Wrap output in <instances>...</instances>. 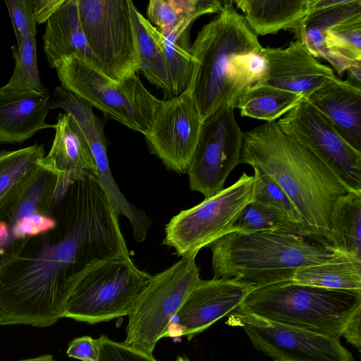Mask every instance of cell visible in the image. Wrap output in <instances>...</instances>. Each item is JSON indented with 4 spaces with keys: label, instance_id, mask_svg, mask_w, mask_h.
<instances>
[{
    "label": "cell",
    "instance_id": "15",
    "mask_svg": "<svg viewBox=\"0 0 361 361\" xmlns=\"http://www.w3.org/2000/svg\"><path fill=\"white\" fill-rule=\"evenodd\" d=\"M202 121L188 90L163 100L144 134L151 152L169 169L188 172L199 140Z\"/></svg>",
    "mask_w": 361,
    "mask_h": 361
},
{
    "label": "cell",
    "instance_id": "11",
    "mask_svg": "<svg viewBox=\"0 0 361 361\" xmlns=\"http://www.w3.org/2000/svg\"><path fill=\"white\" fill-rule=\"evenodd\" d=\"M78 9L99 70L116 82L137 74L140 61L129 0H78Z\"/></svg>",
    "mask_w": 361,
    "mask_h": 361
},
{
    "label": "cell",
    "instance_id": "5",
    "mask_svg": "<svg viewBox=\"0 0 361 361\" xmlns=\"http://www.w3.org/2000/svg\"><path fill=\"white\" fill-rule=\"evenodd\" d=\"M238 310L340 340L348 322L361 310V291L285 281L252 290Z\"/></svg>",
    "mask_w": 361,
    "mask_h": 361
},
{
    "label": "cell",
    "instance_id": "24",
    "mask_svg": "<svg viewBox=\"0 0 361 361\" xmlns=\"http://www.w3.org/2000/svg\"><path fill=\"white\" fill-rule=\"evenodd\" d=\"M196 18L182 20L174 27L159 32L149 21V28L161 47L166 58L174 97L189 85L194 61L190 52L189 35Z\"/></svg>",
    "mask_w": 361,
    "mask_h": 361
},
{
    "label": "cell",
    "instance_id": "1",
    "mask_svg": "<svg viewBox=\"0 0 361 361\" xmlns=\"http://www.w3.org/2000/svg\"><path fill=\"white\" fill-rule=\"evenodd\" d=\"M58 207L53 230L0 264V325L52 326L63 317L75 274L94 260L129 255L119 215L100 186H78Z\"/></svg>",
    "mask_w": 361,
    "mask_h": 361
},
{
    "label": "cell",
    "instance_id": "30",
    "mask_svg": "<svg viewBox=\"0 0 361 361\" xmlns=\"http://www.w3.org/2000/svg\"><path fill=\"white\" fill-rule=\"evenodd\" d=\"M44 154L43 145L37 144L0 152V202L32 175Z\"/></svg>",
    "mask_w": 361,
    "mask_h": 361
},
{
    "label": "cell",
    "instance_id": "37",
    "mask_svg": "<svg viewBox=\"0 0 361 361\" xmlns=\"http://www.w3.org/2000/svg\"><path fill=\"white\" fill-rule=\"evenodd\" d=\"M64 0H32V7L36 23H43L58 10Z\"/></svg>",
    "mask_w": 361,
    "mask_h": 361
},
{
    "label": "cell",
    "instance_id": "10",
    "mask_svg": "<svg viewBox=\"0 0 361 361\" xmlns=\"http://www.w3.org/2000/svg\"><path fill=\"white\" fill-rule=\"evenodd\" d=\"M253 188V176L243 173L228 188L180 211L166 225L163 244L182 257L196 256L202 248L234 231V223L252 200Z\"/></svg>",
    "mask_w": 361,
    "mask_h": 361
},
{
    "label": "cell",
    "instance_id": "25",
    "mask_svg": "<svg viewBox=\"0 0 361 361\" xmlns=\"http://www.w3.org/2000/svg\"><path fill=\"white\" fill-rule=\"evenodd\" d=\"M361 194L349 191L335 202L329 244L338 252L361 259Z\"/></svg>",
    "mask_w": 361,
    "mask_h": 361
},
{
    "label": "cell",
    "instance_id": "40",
    "mask_svg": "<svg viewBox=\"0 0 361 361\" xmlns=\"http://www.w3.org/2000/svg\"><path fill=\"white\" fill-rule=\"evenodd\" d=\"M18 361H55L51 355H44L35 358L21 360Z\"/></svg>",
    "mask_w": 361,
    "mask_h": 361
},
{
    "label": "cell",
    "instance_id": "32",
    "mask_svg": "<svg viewBox=\"0 0 361 361\" xmlns=\"http://www.w3.org/2000/svg\"><path fill=\"white\" fill-rule=\"evenodd\" d=\"M15 68L8 82L2 87L8 90H47L42 85L37 63L35 36L27 37L20 45L11 47Z\"/></svg>",
    "mask_w": 361,
    "mask_h": 361
},
{
    "label": "cell",
    "instance_id": "20",
    "mask_svg": "<svg viewBox=\"0 0 361 361\" xmlns=\"http://www.w3.org/2000/svg\"><path fill=\"white\" fill-rule=\"evenodd\" d=\"M51 95L42 92L0 88V143H21L44 128Z\"/></svg>",
    "mask_w": 361,
    "mask_h": 361
},
{
    "label": "cell",
    "instance_id": "17",
    "mask_svg": "<svg viewBox=\"0 0 361 361\" xmlns=\"http://www.w3.org/2000/svg\"><path fill=\"white\" fill-rule=\"evenodd\" d=\"M261 54L266 71L258 82L306 98L336 75L331 68L320 63L300 39L286 48L265 47Z\"/></svg>",
    "mask_w": 361,
    "mask_h": 361
},
{
    "label": "cell",
    "instance_id": "39",
    "mask_svg": "<svg viewBox=\"0 0 361 361\" xmlns=\"http://www.w3.org/2000/svg\"><path fill=\"white\" fill-rule=\"evenodd\" d=\"M348 78L346 80L353 85L361 88V62L350 66L347 70Z\"/></svg>",
    "mask_w": 361,
    "mask_h": 361
},
{
    "label": "cell",
    "instance_id": "4",
    "mask_svg": "<svg viewBox=\"0 0 361 361\" xmlns=\"http://www.w3.org/2000/svg\"><path fill=\"white\" fill-rule=\"evenodd\" d=\"M208 247L213 279H232L253 290L292 281L298 268L345 255L300 235L271 231H233Z\"/></svg>",
    "mask_w": 361,
    "mask_h": 361
},
{
    "label": "cell",
    "instance_id": "27",
    "mask_svg": "<svg viewBox=\"0 0 361 361\" xmlns=\"http://www.w3.org/2000/svg\"><path fill=\"white\" fill-rule=\"evenodd\" d=\"M323 35L326 49L324 59L338 75L361 62V12L334 23Z\"/></svg>",
    "mask_w": 361,
    "mask_h": 361
},
{
    "label": "cell",
    "instance_id": "14",
    "mask_svg": "<svg viewBox=\"0 0 361 361\" xmlns=\"http://www.w3.org/2000/svg\"><path fill=\"white\" fill-rule=\"evenodd\" d=\"M229 316L244 329L252 345L274 361H355L340 340L262 319L238 309Z\"/></svg>",
    "mask_w": 361,
    "mask_h": 361
},
{
    "label": "cell",
    "instance_id": "31",
    "mask_svg": "<svg viewBox=\"0 0 361 361\" xmlns=\"http://www.w3.org/2000/svg\"><path fill=\"white\" fill-rule=\"evenodd\" d=\"M233 228L234 231L242 232H283L300 235L312 240L308 231L302 224L293 221L279 210L253 202L245 207Z\"/></svg>",
    "mask_w": 361,
    "mask_h": 361
},
{
    "label": "cell",
    "instance_id": "13",
    "mask_svg": "<svg viewBox=\"0 0 361 361\" xmlns=\"http://www.w3.org/2000/svg\"><path fill=\"white\" fill-rule=\"evenodd\" d=\"M243 135L234 109L230 106L221 109L202 123L187 172L192 190L207 198L224 189L228 176L240 164Z\"/></svg>",
    "mask_w": 361,
    "mask_h": 361
},
{
    "label": "cell",
    "instance_id": "34",
    "mask_svg": "<svg viewBox=\"0 0 361 361\" xmlns=\"http://www.w3.org/2000/svg\"><path fill=\"white\" fill-rule=\"evenodd\" d=\"M12 20L17 39L20 45L27 37L36 35L32 0H7L5 1Z\"/></svg>",
    "mask_w": 361,
    "mask_h": 361
},
{
    "label": "cell",
    "instance_id": "26",
    "mask_svg": "<svg viewBox=\"0 0 361 361\" xmlns=\"http://www.w3.org/2000/svg\"><path fill=\"white\" fill-rule=\"evenodd\" d=\"M292 281L328 289L361 291V259L342 256L298 268Z\"/></svg>",
    "mask_w": 361,
    "mask_h": 361
},
{
    "label": "cell",
    "instance_id": "6",
    "mask_svg": "<svg viewBox=\"0 0 361 361\" xmlns=\"http://www.w3.org/2000/svg\"><path fill=\"white\" fill-rule=\"evenodd\" d=\"M151 279L130 255L94 260L73 276L63 317L94 324L128 316Z\"/></svg>",
    "mask_w": 361,
    "mask_h": 361
},
{
    "label": "cell",
    "instance_id": "41",
    "mask_svg": "<svg viewBox=\"0 0 361 361\" xmlns=\"http://www.w3.org/2000/svg\"><path fill=\"white\" fill-rule=\"evenodd\" d=\"M176 361H190V360L185 357L179 356L177 357Z\"/></svg>",
    "mask_w": 361,
    "mask_h": 361
},
{
    "label": "cell",
    "instance_id": "28",
    "mask_svg": "<svg viewBox=\"0 0 361 361\" xmlns=\"http://www.w3.org/2000/svg\"><path fill=\"white\" fill-rule=\"evenodd\" d=\"M302 99L296 94L257 82L241 94L235 108L242 116L270 122L287 114Z\"/></svg>",
    "mask_w": 361,
    "mask_h": 361
},
{
    "label": "cell",
    "instance_id": "3",
    "mask_svg": "<svg viewBox=\"0 0 361 361\" xmlns=\"http://www.w3.org/2000/svg\"><path fill=\"white\" fill-rule=\"evenodd\" d=\"M240 163L269 176L294 204L312 239L330 246L333 207L349 190L310 151L274 121L243 133Z\"/></svg>",
    "mask_w": 361,
    "mask_h": 361
},
{
    "label": "cell",
    "instance_id": "23",
    "mask_svg": "<svg viewBox=\"0 0 361 361\" xmlns=\"http://www.w3.org/2000/svg\"><path fill=\"white\" fill-rule=\"evenodd\" d=\"M129 9L140 61V71L150 83L162 90L165 99H169L174 94L164 51L149 28V20L130 0Z\"/></svg>",
    "mask_w": 361,
    "mask_h": 361
},
{
    "label": "cell",
    "instance_id": "8",
    "mask_svg": "<svg viewBox=\"0 0 361 361\" xmlns=\"http://www.w3.org/2000/svg\"><path fill=\"white\" fill-rule=\"evenodd\" d=\"M71 183L40 164L0 202V264L56 226L54 209Z\"/></svg>",
    "mask_w": 361,
    "mask_h": 361
},
{
    "label": "cell",
    "instance_id": "22",
    "mask_svg": "<svg viewBox=\"0 0 361 361\" xmlns=\"http://www.w3.org/2000/svg\"><path fill=\"white\" fill-rule=\"evenodd\" d=\"M255 35L301 29L310 12L311 0H232Z\"/></svg>",
    "mask_w": 361,
    "mask_h": 361
},
{
    "label": "cell",
    "instance_id": "33",
    "mask_svg": "<svg viewBox=\"0 0 361 361\" xmlns=\"http://www.w3.org/2000/svg\"><path fill=\"white\" fill-rule=\"evenodd\" d=\"M252 168L254 188L251 202L279 210L305 227L298 210L281 188L266 173Z\"/></svg>",
    "mask_w": 361,
    "mask_h": 361
},
{
    "label": "cell",
    "instance_id": "18",
    "mask_svg": "<svg viewBox=\"0 0 361 361\" xmlns=\"http://www.w3.org/2000/svg\"><path fill=\"white\" fill-rule=\"evenodd\" d=\"M49 153L40 164L71 182L97 175L95 160L81 128L69 114H60Z\"/></svg>",
    "mask_w": 361,
    "mask_h": 361
},
{
    "label": "cell",
    "instance_id": "2",
    "mask_svg": "<svg viewBox=\"0 0 361 361\" xmlns=\"http://www.w3.org/2000/svg\"><path fill=\"white\" fill-rule=\"evenodd\" d=\"M263 47L232 0L198 32L190 48L194 61L188 88L204 122L227 106L235 109L241 94L266 71Z\"/></svg>",
    "mask_w": 361,
    "mask_h": 361
},
{
    "label": "cell",
    "instance_id": "36",
    "mask_svg": "<svg viewBox=\"0 0 361 361\" xmlns=\"http://www.w3.org/2000/svg\"><path fill=\"white\" fill-rule=\"evenodd\" d=\"M66 353L68 357L82 361H97L99 353V340L89 336L76 338L69 343Z\"/></svg>",
    "mask_w": 361,
    "mask_h": 361
},
{
    "label": "cell",
    "instance_id": "29",
    "mask_svg": "<svg viewBox=\"0 0 361 361\" xmlns=\"http://www.w3.org/2000/svg\"><path fill=\"white\" fill-rule=\"evenodd\" d=\"M224 1L218 0H151L147 16L159 32L174 27L183 20L209 13H219Z\"/></svg>",
    "mask_w": 361,
    "mask_h": 361
},
{
    "label": "cell",
    "instance_id": "12",
    "mask_svg": "<svg viewBox=\"0 0 361 361\" xmlns=\"http://www.w3.org/2000/svg\"><path fill=\"white\" fill-rule=\"evenodd\" d=\"M280 128L320 160L349 190L361 194V152L353 148L307 100L277 121Z\"/></svg>",
    "mask_w": 361,
    "mask_h": 361
},
{
    "label": "cell",
    "instance_id": "38",
    "mask_svg": "<svg viewBox=\"0 0 361 361\" xmlns=\"http://www.w3.org/2000/svg\"><path fill=\"white\" fill-rule=\"evenodd\" d=\"M342 336L356 348L361 349V310L357 311L346 324Z\"/></svg>",
    "mask_w": 361,
    "mask_h": 361
},
{
    "label": "cell",
    "instance_id": "21",
    "mask_svg": "<svg viewBox=\"0 0 361 361\" xmlns=\"http://www.w3.org/2000/svg\"><path fill=\"white\" fill-rule=\"evenodd\" d=\"M42 38L50 67L55 68L63 58L76 55L99 69L82 28L78 0L63 1L47 21Z\"/></svg>",
    "mask_w": 361,
    "mask_h": 361
},
{
    "label": "cell",
    "instance_id": "19",
    "mask_svg": "<svg viewBox=\"0 0 361 361\" xmlns=\"http://www.w3.org/2000/svg\"><path fill=\"white\" fill-rule=\"evenodd\" d=\"M305 99L353 148L361 152V88L335 77Z\"/></svg>",
    "mask_w": 361,
    "mask_h": 361
},
{
    "label": "cell",
    "instance_id": "9",
    "mask_svg": "<svg viewBox=\"0 0 361 361\" xmlns=\"http://www.w3.org/2000/svg\"><path fill=\"white\" fill-rule=\"evenodd\" d=\"M196 256L182 257L152 279L128 315L126 345L153 356L185 298L200 281Z\"/></svg>",
    "mask_w": 361,
    "mask_h": 361
},
{
    "label": "cell",
    "instance_id": "35",
    "mask_svg": "<svg viewBox=\"0 0 361 361\" xmlns=\"http://www.w3.org/2000/svg\"><path fill=\"white\" fill-rule=\"evenodd\" d=\"M99 353L97 361H159L145 354L109 338L106 335L98 338Z\"/></svg>",
    "mask_w": 361,
    "mask_h": 361
},
{
    "label": "cell",
    "instance_id": "7",
    "mask_svg": "<svg viewBox=\"0 0 361 361\" xmlns=\"http://www.w3.org/2000/svg\"><path fill=\"white\" fill-rule=\"evenodd\" d=\"M55 68L62 87L106 117L143 135L162 102L146 89L137 74L116 82L76 55L62 59Z\"/></svg>",
    "mask_w": 361,
    "mask_h": 361
},
{
    "label": "cell",
    "instance_id": "16",
    "mask_svg": "<svg viewBox=\"0 0 361 361\" xmlns=\"http://www.w3.org/2000/svg\"><path fill=\"white\" fill-rule=\"evenodd\" d=\"M252 290L232 279H201L185 298L164 338L185 336L191 340L239 308Z\"/></svg>",
    "mask_w": 361,
    "mask_h": 361
}]
</instances>
